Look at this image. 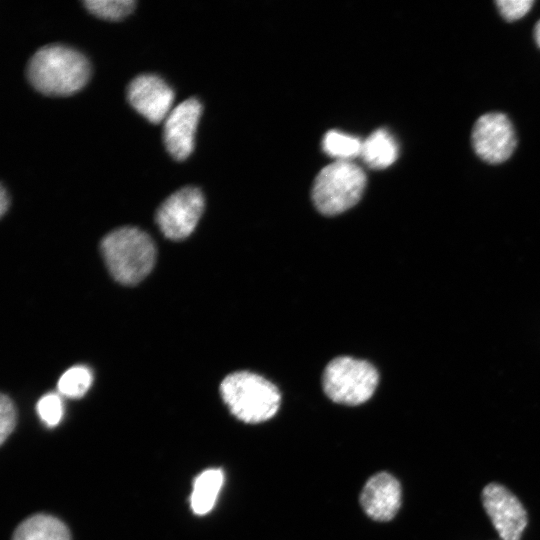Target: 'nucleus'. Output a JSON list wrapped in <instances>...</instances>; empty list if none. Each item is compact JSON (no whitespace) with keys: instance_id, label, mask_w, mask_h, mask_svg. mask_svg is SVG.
<instances>
[{"instance_id":"obj_1","label":"nucleus","mask_w":540,"mask_h":540,"mask_svg":"<svg viewBox=\"0 0 540 540\" xmlns=\"http://www.w3.org/2000/svg\"><path fill=\"white\" fill-rule=\"evenodd\" d=\"M90 75V65L80 51L59 43L38 48L27 64L30 83L47 95H69L81 89Z\"/></svg>"},{"instance_id":"obj_2","label":"nucleus","mask_w":540,"mask_h":540,"mask_svg":"<svg viewBox=\"0 0 540 540\" xmlns=\"http://www.w3.org/2000/svg\"><path fill=\"white\" fill-rule=\"evenodd\" d=\"M100 249L110 274L124 285H134L143 280L156 260L152 238L133 226L109 232L101 240Z\"/></svg>"},{"instance_id":"obj_3","label":"nucleus","mask_w":540,"mask_h":540,"mask_svg":"<svg viewBox=\"0 0 540 540\" xmlns=\"http://www.w3.org/2000/svg\"><path fill=\"white\" fill-rule=\"evenodd\" d=\"M220 394L230 412L250 424L271 419L281 401L280 392L272 382L249 371L227 375L220 384Z\"/></svg>"},{"instance_id":"obj_4","label":"nucleus","mask_w":540,"mask_h":540,"mask_svg":"<svg viewBox=\"0 0 540 540\" xmlns=\"http://www.w3.org/2000/svg\"><path fill=\"white\" fill-rule=\"evenodd\" d=\"M367 178L364 170L352 161H334L317 174L312 200L324 215H337L353 207L361 198Z\"/></svg>"},{"instance_id":"obj_5","label":"nucleus","mask_w":540,"mask_h":540,"mask_svg":"<svg viewBox=\"0 0 540 540\" xmlns=\"http://www.w3.org/2000/svg\"><path fill=\"white\" fill-rule=\"evenodd\" d=\"M378 380V372L369 362L341 356L328 363L322 383L325 394L333 402L355 406L371 398Z\"/></svg>"},{"instance_id":"obj_6","label":"nucleus","mask_w":540,"mask_h":540,"mask_svg":"<svg viewBox=\"0 0 540 540\" xmlns=\"http://www.w3.org/2000/svg\"><path fill=\"white\" fill-rule=\"evenodd\" d=\"M204 204V196L199 188L182 187L160 204L156 211V223L165 237L182 240L195 229Z\"/></svg>"},{"instance_id":"obj_7","label":"nucleus","mask_w":540,"mask_h":540,"mask_svg":"<svg viewBox=\"0 0 540 540\" xmlns=\"http://www.w3.org/2000/svg\"><path fill=\"white\" fill-rule=\"evenodd\" d=\"M471 141L476 155L493 165L508 160L517 145L513 124L501 112L481 115L474 123Z\"/></svg>"},{"instance_id":"obj_8","label":"nucleus","mask_w":540,"mask_h":540,"mask_svg":"<svg viewBox=\"0 0 540 540\" xmlns=\"http://www.w3.org/2000/svg\"><path fill=\"white\" fill-rule=\"evenodd\" d=\"M481 498L483 507L502 540H520L528 518L519 499L498 483L486 485Z\"/></svg>"},{"instance_id":"obj_9","label":"nucleus","mask_w":540,"mask_h":540,"mask_svg":"<svg viewBox=\"0 0 540 540\" xmlns=\"http://www.w3.org/2000/svg\"><path fill=\"white\" fill-rule=\"evenodd\" d=\"M127 99L133 108L149 121L158 123L171 111L174 91L159 75L143 73L130 81Z\"/></svg>"},{"instance_id":"obj_10","label":"nucleus","mask_w":540,"mask_h":540,"mask_svg":"<svg viewBox=\"0 0 540 540\" xmlns=\"http://www.w3.org/2000/svg\"><path fill=\"white\" fill-rule=\"evenodd\" d=\"M201 112L200 101L189 97L171 109L164 119L163 140L174 159L183 160L192 152Z\"/></svg>"},{"instance_id":"obj_11","label":"nucleus","mask_w":540,"mask_h":540,"mask_svg":"<svg viewBox=\"0 0 540 540\" xmlns=\"http://www.w3.org/2000/svg\"><path fill=\"white\" fill-rule=\"evenodd\" d=\"M401 495L399 481L387 472H380L365 483L360 494V504L373 520L389 521L400 508Z\"/></svg>"},{"instance_id":"obj_12","label":"nucleus","mask_w":540,"mask_h":540,"mask_svg":"<svg viewBox=\"0 0 540 540\" xmlns=\"http://www.w3.org/2000/svg\"><path fill=\"white\" fill-rule=\"evenodd\" d=\"M398 156V142L387 129L375 130L362 142L360 157L370 168H387L397 160Z\"/></svg>"},{"instance_id":"obj_13","label":"nucleus","mask_w":540,"mask_h":540,"mask_svg":"<svg viewBox=\"0 0 540 540\" xmlns=\"http://www.w3.org/2000/svg\"><path fill=\"white\" fill-rule=\"evenodd\" d=\"M223 483L224 473L216 468L207 469L194 479L190 495V506L194 514L205 515L213 509Z\"/></svg>"},{"instance_id":"obj_14","label":"nucleus","mask_w":540,"mask_h":540,"mask_svg":"<svg viewBox=\"0 0 540 540\" xmlns=\"http://www.w3.org/2000/svg\"><path fill=\"white\" fill-rule=\"evenodd\" d=\"M12 540H71V537L68 528L59 519L37 514L17 527Z\"/></svg>"},{"instance_id":"obj_15","label":"nucleus","mask_w":540,"mask_h":540,"mask_svg":"<svg viewBox=\"0 0 540 540\" xmlns=\"http://www.w3.org/2000/svg\"><path fill=\"white\" fill-rule=\"evenodd\" d=\"M362 142L353 135L338 130H330L322 139V148L335 161H351L353 158L360 156Z\"/></svg>"},{"instance_id":"obj_16","label":"nucleus","mask_w":540,"mask_h":540,"mask_svg":"<svg viewBox=\"0 0 540 540\" xmlns=\"http://www.w3.org/2000/svg\"><path fill=\"white\" fill-rule=\"evenodd\" d=\"M93 381L91 370L82 365L66 370L58 381L60 394L69 398H80L90 388Z\"/></svg>"},{"instance_id":"obj_17","label":"nucleus","mask_w":540,"mask_h":540,"mask_svg":"<svg viewBox=\"0 0 540 540\" xmlns=\"http://www.w3.org/2000/svg\"><path fill=\"white\" fill-rule=\"evenodd\" d=\"M83 3L94 15L110 20L126 16L135 6L133 0H85Z\"/></svg>"},{"instance_id":"obj_18","label":"nucleus","mask_w":540,"mask_h":540,"mask_svg":"<svg viewBox=\"0 0 540 540\" xmlns=\"http://www.w3.org/2000/svg\"><path fill=\"white\" fill-rule=\"evenodd\" d=\"M40 419L49 427L59 424L63 416V403L56 393H48L42 396L36 405Z\"/></svg>"},{"instance_id":"obj_19","label":"nucleus","mask_w":540,"mask_h":540,"mask_svg":"<svg viewBox=\"0 0 540 540\" xmlns=\"http://www.w3.org/2000/svg\"><path fill=\"white\" fill-rule=\"evenodd\" d=\"M501 16L509 22L525 16L532 6L533 0H498L495 2Z\"/></svg>"},{"instance_id":"obj_20","label":"nucleus","mask_w":540,"mask_h":540,"mask_svg":"<svg viewBox=\"0 0 540 540\" xmlns=\"http://www.w3.org/2000/svg\"><path fill=\"white\" fill-rule=\"evenodd\" d=\"M16 424V410L11 399L1 394L0 398V442L3 444L14 430Z\"/></svg>"},{"instance_id":"obj_21","label":"nucleus","mask_w":540,"mask_h":540,"mask_svg":"<svg viewBox=\"0 0 540 540\" xmlns=\"http://www.w3.org/2000/svg\"><path fill=\"white\" fill-rule=\"evenodd\" d=\"M9 206V198L3 185L0 190V214L3 216Z\"/></svg>"},{"instance_id":"obj_22","label":"nucleus","mask_w":540,"mask_h":540,"mask_svg":"<svg viewBox=\"0 0 540 540\" xmlns=\"http://www.w3.org/2000/svg\"><path fill=\"white\" fill-rule=\"evenodd\" d=\"M534 39L538 47L540 48V19L537 21V23L534 26Z\"/></svg>"}]
</instances>
